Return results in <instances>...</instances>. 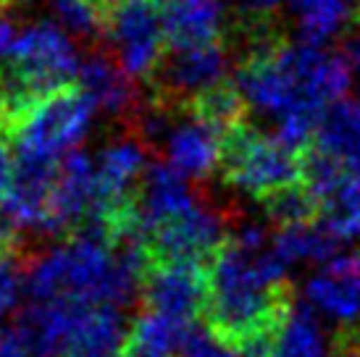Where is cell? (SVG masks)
Here are the masks:
<instances>
[{
	"label": "cell",
	"mask_w": 360,
	"mask_h": 357,
	"mask_svg": "<svg viewBox=\"0 0 360 357\" xmlns=\"http://www.w3.org/2000/svg\"><path fill=\"white\" fill-rule=\"evenodd\" d=\"M352 69L342 53L313 42L266 40L245 58L234 87L245 105L274 119L276 137L295 150L313 145L323 113L350 89Z\"/></svg>",
	"instance_id": "1"
},
{
	"label": "cell",
	"mask_w": 360,
	"mask_h": 357,
	"mask_svg": "<svg viewBox=\"0 0 360 357\" xmlns=\"http://www.w3.org/2000/svg\"><path fill=\"white\" fill-rule=\"evenodd\" d=\"M145 249L95 226L42 249L27 268L32 302L124 308L145 281Z\"/></svg>",
	"instance_id": "2"
},
{
	"label": "cell",
	"mask_w": 360,
	"mask_h": 357,
	"mask_svg": "<svg viewBox=\"0 0 360 357\" xmlns=\"http://www.w3.org/2000/svg\"><path fill=\"white\" fill-rule=\"evenodd\" d=\"M287 266L263 223H242L216 252L208 271V313L213 331L260 342L279 318Z\"/></svg>",
	"instance_id": "3"
},
{
	"label": "cell",
	"mask_w": 360,
	"mask_h": 357,
	"mask_svg": "<svg viewBox=\"0 0 360 357\" xmlns=\"http://www.w3.org/2000/svg\"><path fill=\"white\" fill-rule=\"evenodd\" d=\"M95 103L79 84H69L32 100L11 121L16 163L56 166L87 137Z\"/></svg>",
	"instance_id": "4"
},
{
	"label": "cell",
	"mask_w": 360,
	"mask_h": 357,
	"mask_svg": "<svg viewBox=\"0 0 360 357\" xmlns=\"http://www.w3.org/2000/svg\"><path fill=\"white\" fill-rule=\"evenodd\" d=\"M221 169L237 192L266 202L300 184L305 176V158H300V150L284 145L276 134L237 126L226 134Z\"/></svg>",
	"instance_id": "5"
},
{
	"label": "cell",
	"mask_w": 360,
	"mask_h": 357,
	"mask_svg": "<svg viewBox=\"0 0 360 357\" xmlns=\"http://www.w3.org/2000/svg\"><path fill=\"white\" fill-rule=\"evenodd\" d=\"M105 34L119 66L129 77H155L166 58L169 37L163 11L150 0H116L105 13Z\"/></svg>",
	"instance_id": "6"
},
{
	"label": "cell",
	"mask_w": 360,
	"mask_h": 357,
	"mask_svg": "<svg viewBox=\"0 0 360 357\" xmlns=\"http://www.w3.org/2000/svg\"><path fill=\"white\" fill-rule=\"evenodd\" d=\"M302 302L329 326H360V252H337L316 266L302 284Z\"/></svg>",
	"instance_id": "7"
},
{
	"label": "cell",
	"mask_w": 360,
	"mask_h": 357,
	"mask_svg": "<svg viewBox=\"0 0 360 357\" xmlns=\"http://www.w3.org/2000/svg\"><path fill=\"white\" fill-rule=\"evenodd\" d=\"M226 221L219 210L198 200L187 210L160 223L145 237L142 247L150 249L158 260H195L216 258L226 242Z\"/></svg>",
	"instance_id": "8"
},
{
	"label": "cell",
	"mask_w": 360,
	"mask_h": 357,
	"mask_svg": "<svg viewBox=\"0 0 360 357\" xmlns=\"http://www.w3.org/2000/svg\"><path fill=\"white\" fill-rule=\"evenodd\" d=\"M142 294L148 310L192 323V318L208 308V273L195 260H158L145 273Z\"/></svg>",
	"instance_id": "9"
},
{
	"label": "cell",
	"mask_w": 360,
	"mask_h": 357,
	"mask_svg": "<svg viewBox=\"0 0 360 357\" xmlns=\"http://www.w3.org/2000/svg\"><path fill=\"white\" fill-rule=\"evenodd\" d=\"M56 166L16 163L8 189L0 197V216L21 234H53V187Z\"/></svg>",
	"instance_id": "10"
},
{
	"label": "cell",
	"mask_w": 360,
	"mask_h": 357,
	"mask_svg": "<svg viewBox=\"0 0 360 357\" xmlns=\"http://www.w3.org/2000/svg\"><path fill=\"white\" fill-rule=\"evenodd\" d=\"M129 326L113 305H69L58 357H121Z\"/></svg>",
	"instance_id": "11"
},
{
	"label": "cell",
	"mask_w": 360,
	"mask_h": 357,
	"mask_svg": "<svg viewBox=\"0 0 360 357\" xmlns=\"http://www.w3.org/2000/svg\"><path fill=\"white\" fill-rule=\"evenodd\" d=\"M260 347L263 357H340L329 323L305 302L284 305Z\"/></svg>",
	"instance_id": "12"
},
{
	"label": "cell",
	"mask_w": 360,
	"mask_h": 357,
	"mask_svg": "<svg viewBox=\"0 0 360 357\" xmlns=\"http://www.w3.org/2000/svg\"><path fill=\"white\" fill-rule=\"evenodd\" d=\"M226 71H229V56L221 42H213V45L171 50V56L163 58L153 79H163L169 95L187 98L190 103L192 98L224 84Z\"/></svg>",
	"instance_id": "13"
},
{
	"label": "cell",
	"mask_w": 360,
	"mask_h": 357,
	"mask_svg": "<svg viewBox=\"0 0 360 357\" xmlns=\"http://www.w3.org/2000/svg\"><path fill=\"white\" fill-rule=\"evenodd\" d=\"M166 160L174 171H179L187 178H205L224 163V145L226 134L213 129L210 124L190 119L174 124L166 134Z\"/></svg>",
	"instance_id": "14"
},
{
	"label": "cell",
	"mask_w": 360,
	"mask_h": 357,
	"mask_svg": "<svg viewBox=\"0 0 360 357\" xmlns=\"http://www.w3.org/2000/svg\"><path fill=\"white\" fill-rule=\"evenodd\" d=\"M313 152L360 184V103L340 100L319 124Z\"/></svg>",
	"instance_id": "15"
},
{
	"label": "cell",
	"mask_w": 360,
	"mask_h": 357,
	"mask_svg": "<svg viewBox=\"0 0 360 357\" xmlns=\"http://www.w3.org/2000/svg\"><path fill=\"white\" fill-rule=\"evenodd\" d=\"M160 11L171 50L221 42L224 32L221 0H163Z\"/></svg>",
	"instance_id": "16"
},
{
	"label": "cell",
	"mask_w": 360,
	"mask_h": 357,
	"mask_svg": "<svg viewBox=\"0 0 360 357\" xmlns=\"http://www.w3.org/2000/svg\"><path fill=\"white\" fill-rule=\"evenodd\" d=\"M192 323L145 310L129 326L127 347L121 357H184V344Z\"/></svg>",
	"instance_id": "17"
},
{
	"label": "cell",
	"mask_w": 360,
	"mask_h": 357,
	"mask_svg": "<svg viewBox=\"0 0 360 357\" xmlns=\"http://www.w3.org/2000/svg\"><path fill=\"white\" fill-rule=\"evenodd\" d=\"M342 245L331 237L319 221H300V223H287L279 226L274 234V249L287 266V271L302 266H321L337 252H342Z\"/></svg>",
	"instance_id": "18"
},
{
	"label": "cell",
	"mask_w": 360,
	"mask_h": 357,
	"mask_svg": "<svg viewBox=\"0 0 360 357\" xmlns=\"http://www.w3.org/2000/svg\"><path fill=\"white\" fill-rule=\"evenodd\" d=\"M79 87L90 95L95 108L105 113H124L134 105V84L131 77L119 66V60L108 56H92L79 69Z\"/></svg>",
	"instance_id": "19"
},
{
	"label": "cell",
	"mask_w": 360,
	"mask_h": 357,
	"mask_svg": "<svg viewBox=\"0 0 360 357\" xmlns=\"http://www.w3.org/2000/svg\"><path fill=\"white\" fill-rule=\"evenodd\" d=\"M319 223L340 245L360 239V184L342 178L319 197Z\"/></svg>",
	"instance_id": "20"
},
{
	"label": "cell",
	"mask_w": 360,
	"mask_h": 357,
	"mask_svg": "<svg viewBox=\"0 0 360 357\" xmlns=\"http://www.w3.org/2000/svg\"><path fill=\"white\" fill-rule=\"evenodd\" d=\"M302 42L323 45L352 16V0H290Z\"/></svg>",
	"instance_id": "21"
},
{
	"label": "cell",
	"mask_w": 360,
	"mask_h": 357,
	"mask_svg": "<svg viewBox=\"0 0 360 357\" xmlns=\"http://www.w3.org/2000/svg\"><path fill=\"white\" fill-rule=\"evenodd\" d=\"M245 100H242L240 89L229 87V84H219V87L202 92L198 98L190 100V113L195 119L210 124L213 129L229 134L237 126H242V113H245Z\"/></svg>",
	"instance_id": "22"
},
{
	"label": "cell",
	"mask_w": 360,
	"mask_h": 357,
	"mask_svg": "<svg viewBox=\"0 0 360 357\" xmlns=\"http://www.w3.org/2000/svg\"><path fill=\"white\" fill-rule=\"evenodd\" d=\"M184 357H263L260 342H242V339L224 337L219 331L190 328Z\"/></svg>",
	"instance_id": "23"
},
{
	"label": "cell",
	"mask_w": 360,
	"mask_h": 357,
	"mask_svg": "<svg viewBox=\"0 0 360 357\" xmlns=\"http://www.w3.org/2000/svg\"><path fill=\"white\" fill-rule=\"evenodd\" d=\"M53 16L60 30L77 37H92L105 30V13L92 0H51Z\"/></svg>",
	"instance_id": "24"
},
{
	"label": "cell",
	"mask_w": 360,
	"mask_h": 357,
	"mask_svg": "<svg viewBox=\"0 0 360 357\" xmlns=\"http://www.w3.org/2000/svg\"><path fill=\"white\" fill-rule=\"evenodd\" d=\"M27 294V268L13 255L0 252V318L16 313Z\"/></svg>",
	"instance_id": "25"
},
{
	"label": "cell",
	"mask_w": 360,
	"mask_h": 357,
	"mask_svg": "<svg viewBox=\"0 0 360 357\" xmlns=\"http://www.w3.org/2000/svg\"><path fill=\"white\" fill-rule=\"evenodd\" d=\"M229 3L234 6V11L240 13L242 19L255 21V24H266L281 8L284 0H229Z\"/></svg>",
	"instance_id": "26"
},
{
	"label": "cell",
	"mask_w": 360,
	"mask_h": 357,
	"mask_svg": "<svg viewBox=\"0 0 360 357\" xmlns=\"http://www.w3.org/2000/svg\"><path fill=\"white\" fill-rule=\"evenodd\" d=\"M0 357H34L32 355L30 344L24 342V337L16 331H8V328H0Z\"/></svg>",
	"instance_id": "27"
},
{
	"label": "cell",
	"mask_w": 360,
	"mask_h": 357,
	"mask_svg": "<svg viewBox=\"0 0 360 357\" xmlns=\"http://www.w3.org/2000/svg\"><path fill=\"white\" fill-rule=\"evenodd\" d=\"M21 32L16 30V24L6 16V13H0V69L6 66L13 56V48H16V40H19Z\"/></svg>",
	"instance_id": "28"
},
{
	"label": "cell",
	"mask_w": 360,
	"mask_h": 357,
	"mask_svg": "<svg viewBox=\"0 0 360 357\" xmlns=\"http://www.w3.org/2000/svg\"><path fill=\"white\" fill-rule=\"evenodd\" d=\"M13 158H11V150H8V142L3 137V131H0V197H3V192L8 189L11 184V176H13Z\"/></svg>",
	"instance_id": "29"
},
{
	"label": "cell",
	"mask_w": 360,
	"mask_h": 357,
	"mask_svg": "<svg viewBox=\"0 0 360 357\" xmlns=\"http://www.w3.org/2000/svg\"><path fill=\"white\" fill-rule=\"evenodd\" d=\"M342 58L347 60V66L352 71H358L360 74V30L358 32H350L345 42H342Z\"/></svg>",
	"instance_id": "30"
},
{
	"label": "cell",
	"mask_w": 360,
	"mask_h": 357,
	"mask_svg": "<svg viewBox=\"0 0 360 357\" xmlns=\"http://www.w3.org/2000/svg\"><path fill=\"white\" fill-rule=\"evenodd\" d=\"M6 242H8V223L0 221V252H6Z\"/></svg>",
	"instance_id": "31"
},
{
	"label": "cell",
	"mask_w": 360,
	"mask_h": 357,
	"mask_svg": "<svg viewBox=\"0 0 360 357\" xmlns=\"http://www.w3.org/2000/svg\"><path fill=\"white\" fill-rule=\"evenodd\" d=\"M352 16L360 21V0H352Z\"/></svg>",
	"instance_id": "32"
},
{
	"label": "cell",
	"mask_w": 360,
	"mask_h": 357,
	"mask_svg": "<svg viewBox=\"0 0 360 357\" xmlns=\"http://www.w3.org/2000/svg\"><path fill=\"white\" fill-rule=\"evenodd\" d=\"M92 3H95V6H101V8H103L105 3H113V0H92Z\"/></svg>",
	"instance_id": "33"
},
{
	"label": "cell",
	"mask_w": 360,
	"mask_h": 357,
	"mask_svg": "<svg viewBox=\"0 0 360 357\" xmlns=\"http://www.w3.org/2000/svg\"><path fill=\"white\" fill-rule=\"evenodd\" d=\"M150 3H160V0H150Z\"/></svg>",
	"instance_id": "34"
},
{
	"label": "cell",
	"mask_w": 360,
	"mask_h": 357,
	"mask_svg": "<svg viewBox=\"0 0 360 357\" xmlns=\"http://www.w3.org/2000/svg\"><path fill=\"white\" fill-rule=\"evenodd\" d=\"M3 3H6V0H0V6H3Z\"/></svg>",
	"instance_id": "35"
}]
</instances>
